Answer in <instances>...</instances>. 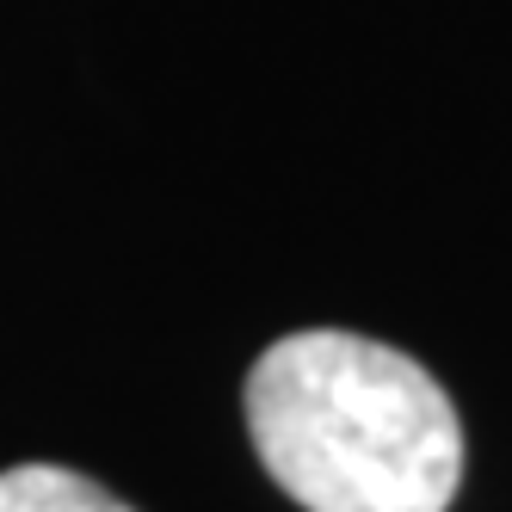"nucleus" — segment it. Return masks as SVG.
<instances>
[{
	"mask_svg": "<svg viewBox=\"0 0 512 512\" xmlns=\"http://www.w3.org/2000/svg\"><path fill=\"white\" fill-rule=\"evenodd\" d=\"M0 512H136L105 482L62 463H13L0 469Z\"/></svg>",
	"mask_w": 512,
	"mask_h": 512,
	"instance_id": "f03ea898",
	"label": "nucleus"
},
{
	"mask_svg": "<svg viewBox=\"0 0 512 512\" xmlns=\"http://www.w3.org/2000/svg\"><path fill=\"white\" fill-rule=\"evenodd\" d=\"M247 438L303 512H445L463 426L426 364L383 340L309 327L247 371Z\"/></svg>",
	"mask_w": 512,
	"mask_h": 512,
	"instance_id": "f257e3e1",
	"label": "nucleus"
}]
</instances>
